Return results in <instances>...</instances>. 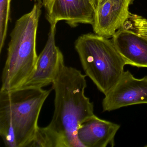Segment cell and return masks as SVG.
<instances>
[{
    "mask_svg": "<svg viewBox=\"0 0 147 147\" xmlns=\"http://www.w3.org/2000/svg\"><path fill=\"white\" fill-rule=\"evenodd\" d=\"M86 75L65 66L53 82L55 110L47 129L61 147H82L77 137L81 124L94 115V105L85 94Z\"/></svg>",
    "mask_w": 147,
    "mask_h": 147,
    "instance_id": "obj_1",
    "label": "cell"
},
{
    "mask_svg": "<svg viewBox=\"0 0 147 147\" xmlns=\"http://www.w3.org/2000/svg\"><path fill=\"white\" fill-rule=\"evenodd\" d=\"M42 5V0H38L31 11L16 22L10 35L1 90H13L22 86L35 69L38 57L37 32Z\"/></svg>",
    "mask_w": 147,
    "mask_h": 147,
    "instance_id": "obj_2",
    "label": "cell"
},
{
    "mask_svg": "<svg viewBox=\"0 0 147 147\" xmlns=\"http://www.w3.org/2000/svg\"><path fill=\"white\" fill-rule=\"evenodd\" d=\"M51 90L20 87L0 91V124L13 129L18 147H27L38 129L43 105Z\"/></svg>",
    "mask_w": 147,
    "mask_h": 147,
    "instance_id": "obj_3",
    "label": "cell"
},
{
    "mask_svg": "<svg viewBox=\"0 0 147 147\" xmlns=\"http://www.w3.org/2000/svg\"><path fill=\"white\" fill-rule=\"evenodd\" d=\"M85 75L105 95L124 73L126 65L112 40L97 34L82 35L75 43Z\"/></svg>",
    "mask_w": 147,
    "mask_h": 147,
    "instance_id": "obj_4",
    "label": "cell"
},
{
    "mask_svg": "<svg viewBox=\"0 0 147 147\" xmlns=\"http://www.w3.org/2000/svg\"><path fill=\"white\" fill-rule=\"evenodd\" d=\"M56 24H50L45 47L38 56L32 74L20 87L43 88L52 84L65 67L63 55L56 45Z\"/></svg>",
    "mask_w": 147,
    "mask_h": 147,
    "instance_id": "obj_5",
    "label": "cell"
},
{
    "mask_svg": "<svg viewBox=\"0 0 147 147\" xmlns=\"http://www.w3.org/2000/svg\"><path fill=\"white\" fill-rule=\"evenodd\" d=\"M105 96L102 101L104 112L132 105L147 104V76L137 79L128 70L124 71Z\"/></svg>",
    "mask_w": 147,
    "mask_h": 147,
    "instance_id": "obj_6",
    "label": "cell"
},
{
    "mask_svg": "<svg viewBox=\"0 0 147 147\" xmlns=\"http://www.w3.org/2000/svg\"><path fill=\"white\" fill-rule=\"evenodd\" d=\"M97 0H51L47 8L50 24L64 20L71 27L80 24L93 25Z\"/></svg>",
    "mask_w": 147,
    "mask_h": 147,
    "instance_id": "obj_7",
    "label": "cell"
},
{
    "mask_svg": "<svg viewBox=\"0 0 147 147\" xmlns=\"http://www.w3.org/2000/svg\"><path fill=\"white\" fill-rule=\"evenodd\" d=\"M133 0H102L98 2L93 25L95 34L112 37L129 18V8Z\"/></svg>",
    "mask_w": 147,
    "mask_h": 147,
    "instance_id": "obj_8",
    "label": "cell"
},
{
    "mask_svg": "<svg viewBox=\"0 0 147 147\" xmlns=\"http://www.w3.org/2000/svg\"><path fill=\"white\" fill-rule=\"evenodd\" d=\"M113 43L126 65L147 68V39L123 26L112 36Z\"/></svg>",
    "mask_w": 147,
    "mask_h": 147,
    "instance_id": "obj_9",
    "label": "cell"
},
{
    "mask_svg": "<svg viewBox=\"0 0 147 147\" xmlns=\"http://www.w3.org/2000/svg\"><path fill=\"white\" fill-rule=\"evenodd\" d=\"M120 127L94 115L81 124L77 130V138L82 147H113L115 136Z\"/></svg>",
    "mask_w": 147,
    "mask_h": 147,
    "instance_id": "obj_10",
    "label": "cell"
},
{
    "mask_svg": "<svg viewBox=\"0 0 147 147\" xmlns=\"http://www.w3.org/2000/svg\"><path fill=\"white\" fill-rule=\"evenodd\" d=\"M28 147H61L56 138L46 127H38L32 141Z\"/></svg>",
    "mask_w": 147,
    "mask_h": 147,
    "instance_id": "obj_11",
    "label": "cell"
},
{
    "mask_svg": "<svg viewBox=\"0 0 147 147\" xmlns=\"http://www.w3.org/2000/svg\"><path fill=\"white\" fill-rule=\"evenodd\" d=\"M11 0H0V52L6 38L8 21L10 19Z\"/></svg>",
    "mask_w": 147,
    "mask_h": 147,
    "instance_id": "obj_12",
    "label": "cell"
},
{
    "mask_svg": "<svg viewBox=\"0 0 147 147\" xmlns=\"http://www.w3.org/2000/svg\"><path fill=\"white\" fill-rule=\"evenodd\" d=\"M128 22L130 28L147 39V19L137 14L130 13Z\"/></svg>",
    "mask_w": 147,
    "mask_h": 147,
    "instance_id": "obj_13",
    "label": "cell"
},
{
    "mask_svg": "<svg viewBox=\"0 0 147 147\" xmlns=\"http://www.w3.org/2000/svg\"><path fill=\"white\" fill-rule=\"evenodd\" d=\"M51 1V0H42L43 5H44L45 7L46 8H47V7L48 6Z\"/></svg>",
    "mask_w": 147,
    "mask_h": 147,
    "instance_id": "obj_14",
    "label": "cell"
},
{
    "mask_svg": "<svg viewBox=\"0 0 147 147\" xmlns=\"http://www.w3.org/2000/svg\"><path fill=\"white\" fill-rule=\"evenodd\" d=\"M97 1H98V2H100V1H102V0H97Z\"/></svg>",
    "mask_w": 147,
    "mask_h": 147,
    "instance_id": "obj_15",
    "label": "cell"
},
{
    "mask_svg": "<svg viewBox=\"0 0 147 147\" xmlns=\"http://www.w3.org/2000/svg\"><path fill=\"white\" fill-rule=\"evenodd\" d=\"M145 147H147V145H145Z\"/></svg>",
    "mask_w": 147,
    "mask_h": 147,
    "instance_id": "obj_16",
    "label": "cell"
}]
</instances>
